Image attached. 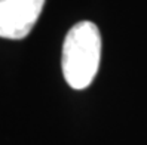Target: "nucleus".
<instances>
[{
  "instance_id": "1",
  "label": "nucleus",
  "mask_w": 147,
  "mask_h": 145,
  "mask_svg": "<svg viewBox=\"0 0 147 145\" xmlns=\"http://www.w3.org/2000/svg\"><path fill=\"white\" fill-rule=\"evenodd\" d=\"M101 58V34L91 21H80L68 30L63 45V74L76 90L86 89L98 73Z\"/></svg>"
},
{
  "instance_id": "2",
  "label": "nucleus",
  "mask_w": 147,
  "mask_h": 145,
  "mask_svg": "<svg viewBox=\"0 0 147 145\" xmlns=\"http://www.w3.org/2000/svg\"><path fill=\"white\" fill-rule=\"evenodd\" d=\"M45 0H0V37H27L42 13Z\"/></svg>"
}]
</instances>
